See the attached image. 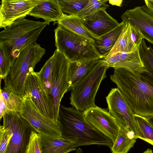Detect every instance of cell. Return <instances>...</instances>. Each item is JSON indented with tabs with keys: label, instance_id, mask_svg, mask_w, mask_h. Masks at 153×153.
<instances>
[{
	"label": "cell",
	"instance_id": "obj_1",
	"mask_svg": "<svg viewBox=\"0 0 153 153\" xmlns=\"http://www.w3.org/2000/svg\"><path fill=\"white\" fill-rule=\"evenodd\" d=\"M110 78L134 114L153 116V75L148 71L135 75L125 68H116Z\"/></svg>",
	"mask_w": 153,
	"mask_h": 153
},
{
	"label": "cell",
	"instance_id": "obj_2",
	"mask_svg": "<svg viewBox=\"0 0 153 153\" xmlns=\"http://www.w3.org/2000/svg\"><path fill=\"white\" fill-rule=\"evenodd\" d=\"M57 123L61 131V137L74 143L76 148L96 145L108 146L111 149L113 145L110 138L86 120L83 111L73 107L60 105Z\"/></svg>",
	"mask_w": 153,
	"mask_h": 153
},
{
	"label": "cell",
	"instance_id": "obj_3",
	"mask_svg": "<svg viewBox=\"0 0 153 153\" xmlns=\"http://www.w3.org/2000/svg\"><path fill=\"white\" fill-rule=\"evenodd\" d=\"M45 22L19 18L0 32V45L7 54L16 58L26 48L34 44L48 25Z\"/></svg>",
	"mask_w": 153,
	"mask_h": 153
},
{
	"label": "cell",
	"instance_id": "obj_4",
	"mask_svg": "<svg viewBox=\"0 0 153 153\" xmlns=\"http://www.w3.org/2000/svg\"><path fill=\"white\" fill-rule=\"evenodd\" d=\"M46 52L36 43L24 49L17 58L8 76L4 79V88L16 94L24 96L25 83L28 75L34 71L36 65Z\"/></svg>",
	"mask_w": 153,
	"mask_h": 153
},
{
	"label": "cell",
	"instance_id": "obj_5",
	"mask_svg": "<svg viewBox=\"0 0 153 153\" xmlns=\"http://www.w3.org/2000/svg\"><path fill=\"white\" fill-rule=\"evenodd\" d=\"M108 67L100 59L72 89L70 104L78 110L84 111L96 106V95L102 81L106 77Z\"/></svg>",
	"mask_w": 153,
	"mask_h": 153
},
{
	"label": "cell",
	"instance_id": "obj_6",
	"mask_svg": "<svg viewBox=\"0 0 153 153\" xmlns=\"http://www.w3.org/2000/svg\"><path fill=\"white\" fill-rule=\"evenodd\" d=\"M56 49L70 62L99 59L100 57L93 43L58 25L54 29Z\"/></svg>",
	"mask_w": 153,
	"mask_h": 153
},
{
	"label": "cell",
	"instance_id": "obj_7",
	"mask_svg": "<svg viewBox=\"0 0 153 153\" xmlns=\"http://www.w3.org/2000/svg\"><path fill=\"white\" fill-rule=\"evenodd\" d=\"M3 118V126L12 133L6 153H26L31 134L34 130L20 113L9 112Z\"/></svg>",
	"mask_w": 153,
	"mask_h": 153
},
{
	"label": "cell",
	"instance_id": "obj_8",
	"mask_svg": "<svg viewBox=\"0 0 153 153\" xmlns=\"http://www.w3.org/2000/svg\"><path fill=\"white\" fill-rule=\"evenodd\" d=\"M51 94L54 121L57 123L59 106L64 94L70 89L68 70L69 62L57 50H55Z\"/></svg>",
	"mask_w": 153,
	"mask_h": 153
},
{
	"label": "cell",
	"instance_id": "obj_9",
	"mask_svg": "<svg viewBox=\"0 0 153 153\" xmlns=\"http://www.w3.org/2000/svg\"><path fill=\"white\" fill-rule=\"evenodd\" d=\"M24 102L21 116L30 124L38 133L60 137L61 133L57 123L42 114L30 97L24 95Z\"/></svg>",
	"mask_w": 153,
	"mask_h": 153
},
{
	"label": "cell",
	"instance_id": "obj_10",
	"mask_svg": "<svg viewBox=\"0 0 153 153\" xmlns=\"http://www.w3.org/2000/svg\"><path fill=\"white\" fill-rule=\"evenodd\" d=\"M108 112L121 127L137 137L134 113L117 88L111 89L106 97Z\"/></svg>",
	"mask_w": 153,
	"mask_h": 153
},
{
	"label": "cell",
	"instance_id": "obj_11",
	"mask_svg": "<svg viewBox=\"0 0 153 153\" xmlns=\"http://www.w3.org/2000/svg\"><path fill=\"white\" fill-rule=\"evenodd\" d=\"M24 95L30 97L40 112L54 120L51 97L42 88L37 72L33 71L28 75L25 84Z\"/></svg>",
	"mask_w": 153,
	"mask_h": 153
},
{
	"label": "cell",
	"instance_id": "obj_12",
	"mask_svg": "<svg viewBox=\"0 0 153 153\" xmlns=\"http://www.w3.org/2000/svg\"><path fill=\"white\" fill-rule=\"evenodd\" d=\"M86 120L110 138L113 143L120 127L106 109L96 105L83 111Z\"/></svg>",
	"mask_w": 153,
	"mask_h": 153
},
{
	"label": "cell",
	"instance_id": "obj_13",
	"mask_svg": "<svg viewBox=\"0 0 153 153\" xmlns=\"http://www.w3.org/2000/svg\"><path fill=\"white\" fill-rule=\"evenodd\" d=\"M37 0H2L0 7V28H5L14 21L28 15L39 2Z\"/></svg>",
	"mask_w": 153,
	"mask_h": 153
},
{
	"label": "cell",
	"instance_id": "obj_14",
	"mask_svg": "<svg viewBox=\"0 0 153 153\" xmlns=\"http://www.w3.org/2000/svg\"><path fill=\"white\" fill-rule=\"evenodd\" d=\"M121 17L124 23L128 22L138 27L144 39L153 45V11L145 4L127 10Z\"/></svg>",
	"mask_w": 153,
	"mask_h": 153
},
{
	"label": "cell",
	"instance_id": "obj_15",
	"mask_svg": "<svg viewBox=\"0 0 153 153\" xmlns=\"http://www.w3.org/2000/svg\"><path fill=\"white\" fill-rule=\"evenodd\" d=\"M82 19L85 26L98 38L112 30L119 24L105 10H99Z\"/></svg>",
	"mask_w": 153,
	"mask_h": 153
},
{
	"label": "cell",
	"instance_id": "obj_16",
	"mask_svg": "<svg viewBox=\"0 0 153 153\" xmlns=\"http://www.w3.org/2000/svg\"><path fill=\"white\" fill-rule=\"evenodd\" d=\"M58 0H39V4L30 12L28 15L41 18L49 25L57 21L63 16Z\"/></svg>",
	"mask_w": 153,
	"mask_h": 153
},
{
	"label": "cell",
	"instance_id": "obj_17",
	"mask_svg": "<svg viewBox=\"0 0 153 153\" xmlns=\"http://www.w3.org/2000/svg\"><path fill=\"white\" fill-rule=\"evenodd\" d=\"M57 23L58 25L88 39L93 43L100 39L87 29L83 23L82 18L77 15L64 13L63 16L57 21Z\"/></svg>",
	"mask_w": 153,
	"mask_h": 153
},
{
	"label": "cell",
	"instance_id": "obj_18",
	"mask_svg": "<svg viewBox=\"0 0 153 153\" xmlns=\"http://www.w3.org/2000/svg\"><path fill=\"white\" fill-rule=\"evenodd\" d=\"M39 135L42 153H68L76 149L74 143L61 137Z\"/></svg>",
	"mask_w": 153,
	"mask_h": 153
},
{
	"label": "cell",
	"instance_id": "obj_19",
	"mask_svg": "<svg viewBox=\"0 0 153 153\" xmlns=\"http://www.w3.org/2000/svg\"><path fill=\"white\" fill-rule=\"evenodd\" d=\"M125 23L122 22L112 30L99 37L93 45L99 55L101 59L104 58L109 54L115 44L122 30Z\"/></svg>",
	"mask_w": 153,
	"mask_h": 153
},
{
	"label": "cell",
	"instance_id": "obj_20",
	"mask_svg": "<svg viewBox=\"0 0 153 153\" xmlns=\"http://www.w3.org/2000/svg\"><path fill=\"white\" fill-rule=\"evenodd\" d=\"M100 59L69 62L68 70L70 89H72L98 63Z\"/></svg>",
	"mask_w": 153,
	"mask_h": 153
},
{
	"label": "cell",
	"instance_id": "obj_21",
	"mask_svg": "<svg viewBox=\"0 0 153 153\" xmlns=\"http://www.w3.org/2000/svg\"><path fill=\"white\" fill-rule=\"evenodd\" d=\"M139 48L132 52L119 53L120 61L113 68H124L135 75L148 71L141 59Z\"/></svg>",
	"mask_w": 153,
	"mask_h": 153
},
{
	"label": "cell",
	"instance_id": "obj_22",
	"mask_svg": "<svg viewBox=\"0 0 153 153\" xmlns=\"http://www.w3.org/2000/svg\"><path fill=\"white\" fill-rule=\"evenodd\" d=\"M131 34L130 24L128 22L125 23L115 45L106 57L117 53L133 52L140 47H137L135 45L131 39Z\"/></svg>",
	"mask_w": 153,
	"mask_h": 153
},
{
	"label": "cell",
	"instance_id": "obj_23",
	"mask_svg": "<svg viewBox=\"0 0 153 153\" xmlns=\"http://www.w3.org/2000/svg\"><path fill=\"white\" fill-rule=\"evenodd\" d=\"M137 139L134 132L120 127L111 148L112 153H128L133 147Z\"/></svg>",
	"mask_w": 153,
	"mask_h": 153
},
{
	"label": "cell",
	"instance_id": "obj_24",
	"mask_svg": "<svg viewBox=\"0 0 153 153\" xmlns=\"http://www.w3.org/2000/svg\"><path fill=\"white\" fill-rule=\"evenodd\" d=\"M137 137L153 145V128L147 117L134 114Z\"/></svg>",
	"mask_w": 153,
	"mask_h": 153
},
{
	"label": "cell",
	"instance_id": "obj_25",
	"mask_svg": "<svg viewBox=\"0 0 153 153\" xmlns=\"http://www.w3.org/2000/svg\"><path fill=\"white\" fill-rule=\"evenodd\" d=\"M53 54L45 62L40 71L37 72L41 85L48 95L51 94L52 72L54 62Z\"/></svg>",
	"mask_w": 153,
	"mask_h": 153
},
{
	"label": "cell",
	"instance_id": "obj_26",
	"mask_svg": "<svg viewBox=\"0 0 153 153\" xmlns=\"http://www.w3.org/2000/svg\"><path fill=\"white\" fill-rule=\"evenodd\" d=\"M0 94L9 112L20 113L23 110L24 102V96L16 94L4 88L0 89Z\"/></svg>",
	"mask_w": 153,
	"mask_h": 153
},
{
	"label": "cell",
	"instance_id": "obj_27",
	"mask_svg": "<svg viewBox=\"0 0 153 153\" xmlns=\"http://www.w3.org/2000/svg\"><path fill=\"white\" fill-rule=\"evenodd\" d=\"M88 1L89 0H58L62 12L69 15H77L86 6Z\"/></svg>",
	"mask_w": 153,
	"mask_h": 153
},
{
	"label": "cell",
	"instance_id": "obj_28",
	"mask_svg": "<svg viewBox=\"0 0 153 153\" xmlns=\"http://www.w3.org/2000/svg\"><path fill=\"white\" fill-rule=\"evenodd\" d=\"M139 53L145 67L153 75V49L151 46H147L144 39L140 46Z\"/></svg>",
	"mask_w": 153,
	"mask_h": 153
},
{
	"label": "cell",
	"instance_id": "obj_29",
	"mask_svg": "<svg viewBox=\"0 0 153 153\" xmlns=\"http://www.w3.org/2000/svg\"><path fill=\"white\" fill-rule=\"evenodd\" d=\"M16 58L8 55L3 47L0 45V80L4 79L8 75Z\"/></svg>",
	"mask_w": 153,
	"mask_h": 153
},
{
	"label": "cell",
	"instance_id": "obj_30",
	"mask_svg": "<svg viewBox=\"0 0 153 153\" xmlns=\"http://www.w3.org/2000/svg\"><path fill=\"white\" fill-rule=\"evenodd\" d=\"M108 0H89L86 6L78 14L82 18L99 10H105L109 6L106 3Z\"/></svg>",
	"mask_w": 153,
	"mask_h": 153
},
{
	"label": "cell",
	"instance_id": "obj_31",
	"mask_svg": "<svg viewBox=\"0 0 153 153\" xmlns=\"http://www.w3.org/2000/svg\"><path fill=\"white\" fill-rule=\"evenodd\" d=\"M26 153H42L39 134L35 131L31 133Z\"/></svg>",
	"mask_w": 153,
	"mask_h": 153
},
{
	"label": "cell",
	"instance_id": "obj_32",
	"mask_svg": "<svg viewBox=\"0 0 153 153\" xmlns=\"http://www.w3.org/2000/svg\"><path fill=\"white\" fill-rule=\"evenodd\" d=\"M12 133L9 128L3 125L0 127V153H6Z\"/></svg>",
	"mask_w": 153,
	"mask_h": 153
},
{
	"label": "cell",
	"instance_id": "obj_33",
	"mask_svg": "<svg viewBox=\"0 0 153 153\" xmlns=\"http://www.w3.org/2000/svg\"><path fill=\"white\" fill-rule=\"evenodd\" d=\"M131 36L132 41L137 47H139L144 39L142 32L136 26L130 24Z\"/></svg>",
	"mask_w": 153,
	"mask_h": 153
},
{
	"label": "cell",
	"instance_id": "obj_34",
	"mask_svg": "<svg viewBox=\"0 0 153 153\" xmlns=\"http://www.w3.org/2000/svg\"><path fill=\"white\" fill-rule=\"evenodd\" d=\"M108 67L114 68V66L120 61L119 53L107 56L102 60Z\"/></svg>",
	"mask_w": 153,
	"mask_h": 153
},
{
	"label": "cell",
	"instance_id": "obj_35",
	"mask_svg": "<svg viewBox=\"0 0 153 153\" xmlns=\"http://www.w3.org/2000/svg\"><path fill=\"white\" fill-rule=\"evenodd\" d=\"M9 112L7 107L6 105L4 102L2 96L0 94V119L6 114L9 113Z\"/></svg>",
	"mask_w": 153,
	"mask_h": 153
},
{
	"label": "cell",
	"instance_id": "obj_36",
	"mask_svg": "<svg viewBox=\"0 0 153 153\" xmlns=\"http://www.w3.org/2000/svg\"><path fill=\"white\" fill-rule=\"evenodd\" d=\"M145 4L151 11H153V0H145Z\"/></svg>",
	"mask_w": 153,
	"mask_h": 153
},
{
	"label": "cell",
	"instance_id": "obj_37",
	"mask_svg": "<svg viewBox=\"0 0 153 153\" xmlns=\"http://www.w3.org/2000/svg\"><path fill=\"white\" fill-rule=\"evenodd\" d=\"M109 3L113 5H115L119 6H121L122 3L123 1L122 0H117V1H112L109 0Z\"/></svg>",
	"mask_w": 153,
	"mask_h": 153
},
{
	"label": "cell",
	"instance_id": "obj_38",
	"mask_svg": "<svg viewBox=\"0 0 153 153\" xmlns=\"http://www.w3.org/2000/svg\"><path fill=\"white\" fill-rule=\"evenodd\" d=\"M147 120L153 128V116L147 117Z\"/></svg>",
	"mask_w": 153,
	"mask_h": 153
},
{
	"label": "cell",
	"instance_id": "obj_39",
	"mask_svg": "<svg viewBox=\"0 0 153 153\" xmlns=\"http://www.w3.org/2000/svg\"><path fill=\"white\" fill-rule=\"evenodd\" d=\"M143 153H153V151L150 149H148L144 151Z\"/></svg>",
	"mask_w": 153,
	"mask_h": 153
},
{
	"label": "cell",
	"instance_id": "obj_40",
	"mask_svg": "<svg viewBox=\"0 0 153 153\" xmlns=\"http://www.w3.org/2000/svg\"><path fill=\"white\" fill-rule=\"evenodd\" d=\"M75 153H82V150L80 148H78Z\"/></svg>",
	"mask_w": 153,
	"mask_h": 153
}]
</instances>
